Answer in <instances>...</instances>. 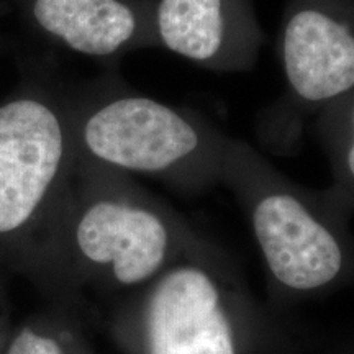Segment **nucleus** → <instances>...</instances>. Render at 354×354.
<instances>
[{
  "mask_svg": "<svg viewBox=\"0 0 354 354\" xmlns=\"http://www.w3.org/2000/svg\"><path fill=\"white\" fill-rule=\"evenodd\" d=\"M143 290L141 354H279L294 328L251 295L236 263L209 238Z\"/></svg>",
  "mask_w": 354,
  "mask_h": 354,
  "instance_id": "nucleus-1",
  "label": "nucleus"
},
{
  "mask_svg": "<svg viewBox=\"0 0 354 354\" xmlns=\"http://www.w3.org/2000/svg\"><path fill=\"white\" fill-rule=\"evenodd\" d=\"M221 177L250 221L268 279V307L287 317L335 287L348 268V250L308 192L276 174L241 145H227Z\"/></svg>",
  "mask_w": 354,
  "mask_h": 354,
  "instance_id": "nucleus-2",
  "label": "nucleus"
},
{
  "mask_svg": "<svg viewBox=\"0 0 354 354\" xmlns=\"http://www.w3.org/2000/svg\"><path fill=\"white\" fill-rule=\"evenodd\" d=\"M88 151L102 161L146 174L202 183L221 177L227 145H218L177 110L130 97L105 105L84 128Z\"/></svg>",
  "mask_w": 354,
  "mask_h": 354,
  "instance_id": "nucleus-3",
  "label": "nucleus"
},
{
  "mask_svg": "<svg viewBox=\"0 0 354 354\" xmlns=\"http://www.w3.org/2000/svg\"><path fill=\"white\" fill-rule=\"evenodd\" d=\"M207 236L174 212L99 201L76 227L79 253L123 287H145Z\"/></svg>",
  "mask_w": 354,
  "mask_h": 354,
  "instance_id": "nucleus-4",
  "label": "nucleus"
},
{
  "mask_svg": "<svg viewBox=\"0 0 354 354\" xmlns=\"http://www.w3.org/2000/svg\"><path fill=\"white\" fill-rule=\"evenodd\" d=\"M63 154V130L50 109L33 100L0 109V233L32 216Z\"/></svg>",
  "mask_w": 354,
  "mask_h": 354,
  "instance_id": "nucleus-5",
  "label": "nucleus"
},
{
  "mask_svg": "<svg viewBox=\"0 0 354 354\" xmlns=\"http://www.w3.org/2000/svg\"><path fill=\"white\" fill-rule=\"evenodd\" d=\"M282 61L300 99L331 100L354 87V33L320 8H300L286 24Z\"/></svg>",
  "mask_w": 354,
  "mask_h": 354,
  "instance_id": "nucleus-6",
  "label": "nucleus"
},
{
  "mask_svg": "<svg viewBox=\"0 0 354 354\" xmlns=\"http://www.w3.org/2000/svg\"><path fill=\"white\" fill-rule=\"evenodd\" d=\"M35 19L73 50L107 56L133 37L136 20L118 0H37Z\"/></svg>",
  "mask_w": 354,
  "mask_h": 354,
  "instance_id": "nucleus-7",
  "label": "nucleus"
},
{
  "mask_svg": "<svg viewBox=\"0 0 354 354\" xmlns=\"http://www.w3.org/2000/svg\"><path fill=\"white\" fill-rule=\"evenodd\" d=\"M158 30L174 55L210 63L227 41V0H161Z\"/></svg>",
  "mask_w": 354,
  "mask_h": 354,
  "instance_id": "nucleus-8",
  "label": "nucleus"
},
{
  "mask_svg": "<svg viewBox=\"0 0 354 354\" xmlns=\"http://www.w3.org/2000/svg\"><path fill=\"white\" fill-rule=\"evenodd\" d=\"M8 354H66L61 344L53 338L25 330L12 343Z\"/></svg>",
  "mask_w": 354,
  "mask_h": 354,
  "instance_id": "nucleus-9",
  "label": "nucleus"
},
{
  "mask_svg": "<svg viewBox=\"0 0 354 354\" xmlns=\"http://www.w3.org/2000/svg\"><path fill=\"white\" fill-rule=\"evenodd\" d=\"M279 354H333V353H323V351H317V349L308 348L304 335L297 333V330H295V326H294V328H292L289 339H287L284 349H282Z\"/></svg>",
  "mask_w": 354,
  "mask_h": 354,
  "instance_id": "nucleus-10",
  "label": "nucleus"
},
{
  "mask_svg": "<svg viewBox=\"0 0 354 354\" xmlns=\"http://www.w3.org/2000/svg\"><path fill=\"white\" fill-rule=\"evenodd\" d=\"M344 169H346L348 176L354 180V110H353V138H351V143L348 145L346 153H344Z\"/></svg>",
  "mask_w": 354,
  "mask_h": 354,
  "instance_id": "nucleus-11",
  "label": "nucleus"
}]
</instances>
